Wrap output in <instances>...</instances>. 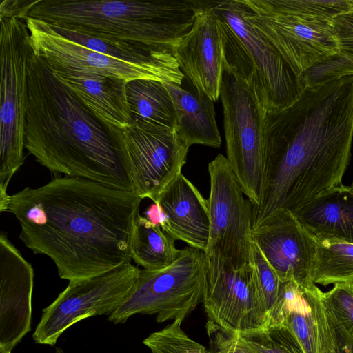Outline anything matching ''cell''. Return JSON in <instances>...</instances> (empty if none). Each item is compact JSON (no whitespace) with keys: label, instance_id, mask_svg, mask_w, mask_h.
<instances>
[{"label":"cell","instance_id":"1","mask_svg":"<svg viewBox=\"0 0 353 353\" xmlns=\"http://www.w3.org/2000/svg\"><path fill=\"white\" fill-rule=\"evenodd\" d=\"M141 200L134 191L57 175L10 195L6 212L18 220L25 245L50 257L59 276L74 283L131 263Z\"/></svg>","mask_w":353,"mask_h":353},{"label":"cell","instance_id":"2","mask_svg":"<svg viewBox=\"0 0 353 353\" xmlns=\"http://www.w3.org/2000/svg\"><path fill=\"white\" fill-rule=\"evenodd\" d=\"M262 130L263 183L252 228L342 185L353 143V75L307 85L290 106L265 112Z\"/></svg>","mask_w":353,"mask_h":353},{"label":"cell","instance_id":"3","mask_svg":"<svg viewBox=\"0 0 353 353\" xmlns=\"http://www.w3.org/2000/svg\"><path fill=\"white\" fill-rule=\"evenodd\" d=\"M24 147L55 174L134 191L129 162L105 125L34 52L28 72Z\"/></svg>","mask_w":353,"mask_h":353},{"label":"cell","instance_id":"4","mask_svg":"<svg viewBox=\"0 0 353 353\" xmlns=\"http://www.w3.org/2000/svg\"><path fill=\"white\" fill-rule=\"evenodd\" d=\"M197 8L196 0H37L26 18L109 41L174 49L191 30Z\"/></svg>","mask_w":353,"mask_h":353},{"label":"cell","instance_id":"5","mask_svg":"<svg viewBox=\"0 0 353 353\" xmlns=\"http://www.w3.org/2000/svg\"><path fill=\"white\" fill-rule=\"evenodd\" d=\"M245 19L299 77L340 54L334 19L353 0H241Z\"/></svg>","mask_w":353,"mask_h":353},{"label":"cell","instance_id":"6","mask_svg":"<svg viewBox=\"0 0 353 353\" xmlns=\"http://www.w3.org/2000/svg\"><path fill=\"white\" fill-rule=\"evenodd\" d=\"M206 2L224 23L226 61L250 85L263 111H279L296 102L307 86L303 78L245 19L241 1Z\"/></svg>","mask_w":353,"mask_h":353},{"label":"cell","instance_id":"7","mask_svg":"<svg viewBox=\"0 0 353 353\" xmlns=\"http://www.w3.org/2000/svg\"><path fill=\"white\" fill-rule=\"evenodd\" d=\"M0 211L6 212L9 183L23 164L28 72L34 54L26 21L0 19Z\"/></svg>","mask_w":353,"mask_h":353},{"label":"cell","instance_id":"8","mask_svg":"<svg viewBox=\"0 0 353 353\" xmlns=\"http://www.w3.org/2000/svg\"><path fill=\"white\" fill-rule=\"evenodd\" d=\"M219 98L223 112L226 158L254 209L260 204L263 183L265 112L252 88L225 59Z\"/></svg>","mask_w":353,"mask_h":353},{"label":"cell","instance_id":"9","mask_svg":"<svg viewBox=\"0 0 353 353\" xmlns=\"http://www.w3.org/2000/svg\"><path fill=\"white\" fill-rule=\"evenodd\" d=\"M206 271L205 252L190 246L180 250L167 268L140 269L129 294L108 320L124 323L137 314H156L159 323L184 319L203 300Z\"/></svg>","mask_w":353,"mask_h":353},{"label":"cell","instance_id":"10","mask_svg":"<svg viewBox=\"0 0 353 353\" xmlns=\"http://www.w3.org/2000/svg\"><path fill=\"white\" fill-rule=\"evenodd\" d=\"M210 230L207 272L221 266L240 269L249 264L252 243L253 206L244 196L229 162L218 154L208 166Z\"/></svg>","mask_w":353,"mask_h":353},{"label":"cell","instance_id":"11","mask_svg":"<svg viewBox=\"0 0 353 353\" xmlns=\"http://www.w3.org/2000/svg\"><path fill=\"white\" fill-rule=\"evenodd\" d=\"M105 127L128 160L134 192L156 202L181 173L190 147L167 126L134 121L122 128Z\"/></svg>","mask_w":353,"mask_h":353},{"label":"cell","instance_id":"12","mask_svg":"<svg viewBox=\"0 0 353 353\" xmlns=\"http://www.w3.org/2000/svg\"><path fill=\"white\" fill-rule=\"evenodd\" d=\"M140 268L131 263L78 283H69L43 310L32 337L41 345L53 346L69 327L90 316L111 315L124 302Z\"/></svg>","mask_w":353,"mask_h":353},{"label":"cell","instance_id":"13","mask_svg":"<svg viewBox=\"0 0 353 353\" xmlns=\"http://www.w3.org/2000/svg\"><path fill=\"white\" fill-rule=\"evenodd\" d=\"M34 54L52 71H65L122 79H145L181 84L184 74L179 63H137L104 55L59 34L48 23L26 18Z\"/></svg>","mask_w":353,"mask_h":353},{"label":"cell","instance_id":"14","mask_svg":"<svg viewBox=\"0 0 353 353\" xmlns=\"http://www.w3.org/2000/svg\"><path fill=\"white\" fill-rule=\"evenodd\" d=\"M202 302L209 320L234 333L269 325V315L249 264L237 270L222 265L212 273L206 272Z\"/></svg>","mask_w":353,"mask_h":353},{"label":"cell","instance_id":"15","mask_svg":"<svg viewBox=\"0 0 353 353\" xmlns=\"http://www.w3.org/2000/svg\"><path fill=\"white\" fill-rule=\"evenodd\" d=\"M252 241L281 281L302 288L315 285L312 270L316 240L290 210L279 209L253 227Z\"/></svg>","mask_w":353,"mask_h":353},{"label":"cell","instance_id":"16","mask_svg":"<svg viewBox=\"0 0 353 353\" xmlns=\"http://www.w3.org/2000/svg\"><path fill=\"white\" fill-rule=\"evenodd\" d=\"M225 42L223 20L206 1H198L191 30L173 49L184 75L213 101L220 95Z\"/></svg>","mask_w":353,"mask_h":353},{"label":"cell","instance_id":"17","mask_svg":"<svg viewBox=\"0 0 353 353\" xmlns=\"http://www.w3.org/2000/svg\"><path fill=\"white\" fill-rule=\"evenodd\" d=\"M34 270L0 235V347L11 352L30 330Z\"/></svg>","mask_w":353,"mask_h":353},{"label":"cell","instance_id":"18","mask_svg":"<svg viewBox=\"0 0 353 353\" xmlns=\"http://www.w3.org/2000/svg\"><path fill=\"white\" fill-rule=\"evenodd\" d=\"M315 285L302 288L285 281L272 325H283L296 336L305 353H334L335 341L321 296Z\"/></svg>","mask_w":353,"mask_h":353},{"label":"cell","instance_id":"19","mask_svg":"<svg viewBox=\"0 0 353 353\" xmlns=\"http://www.w3.org/2000/svg\"><path fill=\"white\" fill-rule=\"evenodd\" d=\"M163 210L165 223L162 230L173 239L205 252L210 214L208 200L182 173L166 187L156 202Z\"/></svg>","mask_w":353,"mask_h":353},{"label":"cell","instance_id":"20","mask_svg":"<svg viewBox=\"0 0 353 353\" xmlns=\"http://www.w3.org/2000/svg\"><path fill=\"white\" fill-rule=\"evenodd\" d=\"M52 72L105 126L122 128L132 123L126 81L97 74Z\"/></svg>","mask_w":353,"mask_h":353},{"label":"cell","instance_id":"21","mask_svg":"<svg viewBox=\"0 0 353 353\" xmlns=\"http://www.w3.org/2000/svg\"><path fill=\"white\" fill-rule=\"evenodd\" d=\"M317 241L353 243V189L330 188L292 212Z\"/></svg>","mask_w":353,"mask_h":353},{"label":"cell","instance_id":"22","mask_svg":"<svg viewBox=\"0 0 353 353\" xmlns=\"http://www.w3.org/2000/svg\"><path fill=\"white\" fill-rule=\"evenodd\" d=\"M174 106L176 131L190 147L199 144L219 148L221 138L215 119L214 101L185 76L181 84L163 83Z\"/></svg>","mask_w":353,"mask_h":353},{"label":"cell","instance_id":"23","mask_svg":"<svg viewBox=\"0 0 353 353\" xmlns=\"http://www.w3.org/2000/svg\"><path fill=\"white\" fill-rule=\"evenodd\" d=\"M126 96L132 122L141 121L176 128L174 106L163 82L145 79L130 81L126 84Z\"/></svg>","mask_w":353,"mask_h":353},{"label":"cell","instance_id":"24","mask_svg":"<svg viewBox=\"0 0 353 353\" xmlns=\"http://www.w3.org/2000/svg\"><path fill=\"white\" fill-rule=\"evenodd\" d=\"M174 241L161 227L139 213L133 223L130 241L132 260L145 270L167 268L180 252Z\"/></svg>","mask_w":353,"mask_h":353},{"label":"cell","instance_id":"25","mask_svg":"<svg viewBox=\"0 0 353 353\" xmlns=\"http://www.w3.org/2000/svg\"><path fill=\"white\" fill-rule=\"evenodd\" d=\"M312 280L325 286L331 283L353 285V243L316 240Z\"/></svg>","mask_w":353,"mask_h":353},{"label":"cell","instance_id":"26","mask_svg":"<svg viewBox=\"0 0 353 353\" xmlns=\"http://www.w3.org/2000/svg\"><path fill=\"white\" fill-rule=\"evenodd\" d=\"M236 334L250 353H305L294 334L283 325Z\"/></svg>","mask_w":353,"mask_h":353},{"label":"cell","instance_id":"27","mask_svg":"<svg viewBox=\"0 0 353 353\" xmlns=\"http://www.w3.org/2000/svg\"><path fill=\"white\" fill-rule=\"evenodd\" d=\"M249 265L270 320L281 301L285 281L280 279L258 245L252 241Z\"/></svg>","mask_w":353,"mask_h":353},{"label":"cell","instance_id":"28","mask_svg":"<svg viewBox=\"0 0 353 353\" xmlns=\"http://www.w3.org/2000/svg\"><path fill=\"white\" fill-rule=\"evenodd\" d=\"M321 299L332 331L353 339V285L336 283Z\"/></svg>","mask_w":353,"mask_h":353},{"label":"cell","instance_id":"29","mask_svg":"<svg viewBox=\"0 0 353 353\" xmlns=\"http://www.w3.org/2000/svg\"><path fill=\"white\" fill-rule=\"evenodd\" d=\"M183 321L175 319L163 329L151 334L143 340V344L151 353H212L184 332Z\"/></svg>","mask_w":353,"mask_h":353},{"label":"cell","instance_id":"30","mask_svg":"<svg viewBox=\"0 0 353 353\" xmlns=\"http://www.w3.org/2000/svg\"><path fill=\"white\" fill-rule=\"evenodd\" d=\"M353 75V59L336 56L318 64L303 75L306 85L326 79Z\"/></svg>","mask_w":353,"mask_h":353},{"label":"cell","instance_id":"31","mask_svg":"<svg viewBox=\"0 0 353 353\" xmlns=\"http://www.w3.org/2000/svg\"><path fill=\"white\" fill-rule=\"evenodd\" d=\"M207 331L211 347L222 353H250L241 343L236 333L227 330L210 320Z\"/></svg>","mask_w":353,"mask_h":353},{"label":"cell","instance_id":"32","mask_svg":"<svg viewBox=\"0 0 353 353\" xmlns=\"http://www.w3.org/2000/svg\"><path fill=\"white\" fill-rule=\"evenodd\" d=\"M334 23L340 48L338 56L353 59V10L336 16Z\"/></svg>","mask_w":353,"mask_h":353},{"label":"cell","instance_id":"33","mask_svg":"<svg viewBox=\"0 0 353 353\" xmlns=\"http://www.w3.org/2000/svg\"><path fill=\"white\" fill-rule=\"evenodd\" d=\"M34 1L3 0L0 4V19L18 18L24 19Z\"/></svg>","mask_w":353,"mask_h":353},{"label":"cell","instance_id":"34","mask_svg":"<svg viewBox=\"0 0 353 353\" xmlns=\"http://www.w3.org/2000/svg\"><path fill=\"white\" fill-rule=\"evenodd\" d=\"M332 332L335 341L334 353H353V339L338 332Z\"/></svg>","mask_w":353,"mask_h":353},{"label":"cell","instance_id":"35","mask_svg":"<svg viewBox=\"0 0 353 353\" xmlns=\"http://www.w3.org/2000/svg\"><path fill=\"white\" fill-rule=\"evenodd\" d=\"M0 353H11V352L7 351L4 348L0 347Z\"/></svg>","mask_w":353,"mask_h":353},{"label":"cell","instance_id":"36","mask_svg":"<svg viewBox=\"0 0 353 353\" xmlns=\"http://www.w3.org/2000/svg\"><path fill=\"white\" fill-rule=\"evenodd\" d=\"M55 353H64V352L60 347H57L55 350Z\"/></svg>","mask_w":353,"mask_h":353},{"label":"cell","instance_id":"37","mask_svg":"<svg viewBox=\"0 0 353 353\" xmlns=\"http://www.w3.org/2000/svg\"><path fill=\"white\" fill-rule=\"evenodd\" d=\"M351 188L353 189V181H352V185H351Z\"/></svg>","mask_w":353,"mask_h":353}]
</instances>
